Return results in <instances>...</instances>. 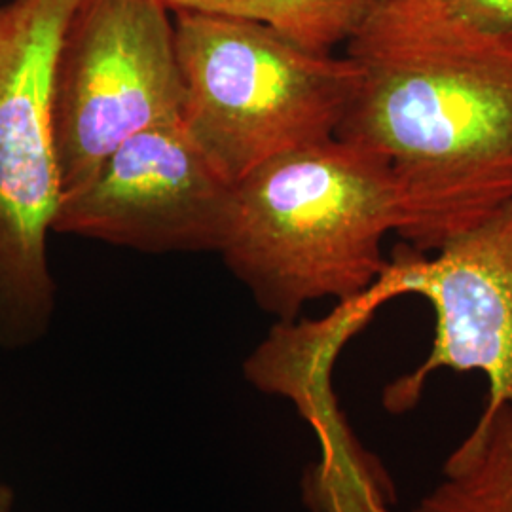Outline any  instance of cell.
<instances>
[{"instance_id":"6","label":"cell","mask_w":512,"mask_h":512,"mask_svg":"<svg viewBox=\"0 0 512 512\" xmlns=\"http://www.w3.org/2000/svg\"><path fill=\"white\" fill-rule=\"evenodd\" d=\"M234 186L183 120L154 126L129 137L88 183L61 198L52 232L147 255L219 253Z\"/></svg>"},{"instance_id":"7","label":"cell","mask_w":512,"mask_h":512,"mask_svg":"<svg viewBox=\"0 0 512 512\" xmlns=\"http://www.w3.org/2000/svg\"><path fill=\"white\" fill-rule=\"evenodd\" d=\"M384 274L395 298L416 294L435 313L427 359L385 385V410L397 416L412 412L440 368L482 372L490 385L484 410L501 404L512 410V200L435 256L399 247Z\"/></svg>"},{"instance_id":"4","label":"cell","mask_w":512,"mask_h":512,"mask_svg":"<svg viewBox=\"0 0 512 512\" xmlns=\"http://www.w3.org/2000/svg\"><path fill=\"white\" fill-rule=\"evenodd\" d=\"M80 0L0 4V349L38 344L57 285L48 260L61 202L52 76Z\"/></svg>"},{"instance_id":"2","label":"cell","mask_w":512,"mask_h":512,"mask_svg":"<svg viewBox=\"0 0 512 512\" xmlns=\"http://www.w3.org/2000/svg\"><path fill=\"white\" fill-rule=\"evenodd\" d=\"M401 224L389 162L334 137L239 179L219 255L260 310L294 323L310 302L365 293L387 266L385 236Z\"/></svg>"},{"instance_id":"11","label":"cell","mask_w":512,"mask_h":512,"mask_svg":"<svg viewBox=\"0 0 512 512\" xmlns=\"http://www.w3.org/2000/svg\"><path fill=\"white\" fill-rule=\"evenodd\" d=\"M14 503H16L14 490L8 484L0 482V512H12Z\"/></svg>"},{"instance_id":"1","label":"cell","mask_w":512,"mask_h":512,"mask_svg":"<svg viewBox=\"0 0 512 512\" xmlns=\"http://www.w3.org/2000/svg\"><path fill=\"white\" fill-rule=\"evenodd\" d=\"M346 46L361 84L336 139L389 162L408 247L435 253L511 202V38L444 0H378Z\"/></svg>"},{"instance_id":"5","label":"cell","mask_w":512,"mask_h":512,"mask_svg":"<svg viewBox=\"0 0 512 512\" xmlns=\"http://www.w3.org/2000/svg\"><path fill=\"white\" fill-rule=\"evenodd\" d=\"M171 12L156 0H80L52 76L61 198L129 137L183 120Z\"/></svg>"},{"instance_id":"9","label":"cell","mask_w":512,"mask_h":512,"mask_svg":"<svg viewBox=\"0 0 512 512\" xmlns=\"http://www.w3.org/2000/svg\"><path fill=\"white\" fill-rule=\"evenodd\" d=\"M173 14L194 12L255 19L294 42L332 52L346 44L378 0H156Z\"/></svg>"},{"instance_id":"3","label":"cell","mask_w":512,"mask_h":512,"mask_svg":"<svg viewBox=\"0 0 512 512\" xmlns=\"http://www.w3.org/2000/svg\"><path fill=\"white\" fill-rule=\"evenodd\" d=\"M173 25L183 126L232 183L336 137L361 84L351 57L310 50L255 19L179 12Z\"/></svg>"},{"instance_id":"8","label":"cell","mask_w":512,"mask_h":512,"mask_svg":"<svg viewBox=\"0 0 512 512\" xmlns=\"http://www.w3.org/2000/svg\"><path fill=\"white\" fill-rule=\"evenodd\" d=\"M414 512H512V410L482 416L442 465V480Z\"/></svg>"},{"instance_id":"10","label":"cell","mask_w":512,"mask_h":512,"mask_svg":"<svg viewBox=\"0 0 512 512\" xmlns=\"http://www.w3.org/2000/svg\"><path fill=\"white\" fill-rule=\"evenodd\" d=\"M459 18L512 40V0H444Z\"/></svg>"}]
</instances>
